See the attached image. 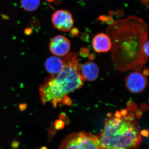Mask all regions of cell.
<instances>
[{"label": "cell", "mask_w": 149, "mask_h": 149, "mask_svg": "<svg viewBox=\"0 0 149 149\" xmlns=\"http://www.w3.org/2000/svg\"><path fill=\"white\" fill-rule=\"evenodd\" d=\"M148 26L143 19L130 16L110 24L107 34L111 42V60L120 72L141 70L148 61Z\"/></svg>", "instance_id": "cell-1"}, {"label": "cell", "mask_w": 149, "mask_h": 149, "mask_svg": "<svg viewBox=\"0 0 149 149\" xmlns=\"http://www.w3.org/2000/svg\"><path fill=\"white\" fill-rule=\"evenodd\" d=\"M64 59L65 65L60 73L51 75L45 80L40 88L42 103H49L56 107L58 104H72L70 93L82 88L85 81L80 74V64L76 53H68Z\"/></svg>", "instance_id": "cell-2"}, {"label": "cell", "mask_w": 149, "mask_h": 149, "mask_svg": "<svg viewBox=\"0 0 149 149\" xmlns=\"http://www.w3.org/2000/svg\"><path fill=\"white\" fill-rule=\"evenodd\" d=\"M98 138L100 149H137L143 141L134 115L126 109L110 117Z\"/></svg>", "instance_id": "cell-3"}, {"label": "cell", "mask_w": 149, "mask_h": 149, "mask_svg": "<svg viewBox=\"0 0 149 149\" xmlns=\"http://www.w3.org/2000/svg\"><path fill=\"white\" fill-rule=\"evenodd\" d=\"M59 149H100L98 138L90 132L71 133L63 140Z\"/></svg>", "instance_id": "cell-4"}, {"label": "cell", "mask_w": 149, "mask_h": 149, "mask_svg": "<svg viewBox=\"0 0 149 149\" xmlns=\"http://www.w3.org/2000/svg\"><path fill=\"white\" fill-rule=\"evenodd\" d=\"M52 21L56 29L63 32L71 30L74 25L72 15L68 10H59L52 15Z\"/></svg>", "instance_id": "cell-5"}, {"label": "cell", "mask_w": 149, "mask_h": 149, "mask_svg": "<svg viewBox=\"0 0 149 149\" xmlns=\"http://www.w3.org/2000/svg\"><path fill=\"white\" fill-rule=\"evenodd\" d=\"M147 83L146 77L139 71L131 72L125 79L126 88L133 93H141L143 91L146 87Z\"/></svg>", "instance_id": "cell-6"}, {"label": "cell", "mask_w": 149, "mask_h": 149, "mask_svg": "<svg viewBox=\"0 0 149 149\" xmlns=\"http://www.w3.org/2000/svg\"><path fill=\"white\" fill-rule=\"evenodd\" d=\"M49 49L51 52L55 56H65L70 50V42L66 37L57 35L51 40Z\"/></svg>", "instance_id": "cell-7"}, {"label": "cell", "mask_w": 149, "mask_h": 149, "mask_svg": "<svg viewBox=\"0 0 149 149\" xmlns=\"http://www.w3.org/2000/svg\"><path fill=\"white\" fill-rule=\"evenodd\" d=\"M92 46L97 53H106L111 50V40L107 34H98L93 38Z\"/></svg>", "instance_id": "cell-8"}, {"label": "cell", "mask_w": 149, "mask_h": 149, "mask_svg": "<svg viewBox=\"0 0 149 149\" xmlns=\"http://www.w3.org/2000/svg\"><path fill=\"white\" fill-rule=\"evenodd\" d=\"M80 74L85 80L95 81L97 79L100 73V69L98 65L93 62H88L80 65Z\"/></svg>", "instance_id": "cell-9"}, {"label": "cell", "mask_w": 149, "mask_h": 149, "mask_svg": "<svg viewBox=\"0 0 149 149\" xmlns=\"http://www.w3.org/2000/svg\"><path fill=\"white\" fill-rule=\"evenodd\" d=\"M65 65L64 59L57 56H52L46 60L45 67L47 71L52 75H56L61 72Z\"/></svg>", "instance_id": "cell-10"}, {"label": "cell", "mask_w": 149, "mask_h": 149, "mask_svg": "<svg viewBox=\"0 0 149 149\" xmlns=\"http://www.w3.org/2000/svg\"><path fill=\"white\" fill-rule=\"evenodd\" d=\"M20 3L24 10L34 11L40 6V0H20Z\"/></svg>", "instance_id": "cell-11"}, {"label": "cell", "mask_w": 149, "mask_h": 149, "mask_svg": "<svg viewBox=\"0 0 149 149\" xmlns=\"http://www.w3.org/2000/svg\"><path fill=\"white\" fill-rule=\"evenodd\" d=\"M55 125L56 128L57 129H61L64 127V123L62 120H58L56 121Z\"/></svg>", "instance_id": "cell-12"}, {"label": "cell", "mask_w": 149, "mask_h": 149, "mask_svg": "<svg viewBox=\"0 0 149 149\" xmlns=\"http://www.w3.org/2000/svg\"><path fill=\"white\" fill-rule=\"evenodd\" d=\"M141 135L144 136H148V130H143L141 132Z\"/></svg>", "instance_id": "cell-13"}, {"label": "cell", "mask_w": 149, "mask_h": 149, "mask_svg": "<svg viewBox=\"0 0 149 149\" xmlns=\"http://www.w3.org/2000/svg\"><path fill=\"white\" fill-rule=\"evenodd\" d=\"M144 5L149 6V0H140Z\"/></svg>", "instance_id": "cell-14"}, {"label": "cell", "mask_w": 149, "mask_h": 149, "mask_svg": "<svg viewBox=\"0 0 149 149\" xmlns=\"http://www.w3.org/2000/svg\"><path fill=\"white\" fill-rule=\"evenodd\" d=\"M47 149V148L45 147H43L42 148H40V149Z\"/></svg>", "instance_id": "cell-15"}]
</instances>
